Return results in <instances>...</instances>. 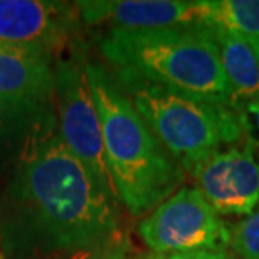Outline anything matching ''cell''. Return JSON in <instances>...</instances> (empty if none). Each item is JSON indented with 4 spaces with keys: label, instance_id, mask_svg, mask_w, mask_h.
I'll return each instance as SVG.
<instances>
[{
    "label": "cell",
    "instance_id": "obj_1",
    "mask_svg": "<svg viewBox=\"0 0 259 259\" xmlns=\"http://www.w3.org/2000/svg\"><path fill=\"white\" fill-rule=\"evenodd\" d=\"M118 234V200L93 184L58 120L30 140L0 195V249L9 259L101 251Z\"/></svg>",
    "mask_w": 259,
    "mask_h": 259
},
{
    "label": "cell",
    "instance_id": "obj_2",
    "mask_svg": "<svg viewBox=\"0 0 259 259\" xmlns=\"http://www.w3.org/2000/svg\"><path fill=\"white\" fill-rule=\"evenodd\" d=\"M88 79L101 121L113 190L130 214L143 215L177 192L185 174L148 128L110 69L90 61Z\"/></svg>",
    "mask_w": 259,
    "mask_h": 259
},
{
    "label": "cell",
    "instance_id": "obj_3",
    "mask_svg": "<svg viewBox=\"0 0 259 259\" xmlns=\"http://www.w3.org/2000/svg\"><path fill=\"white\" fill-rule=\"evenodd\" d=\"M100 53L115 72L138 76L197 100L232 106L219 51L205 25L110 29L100 39Z\"/></svg>",
    "mask_w": 259,
    "mask_h": 259
},
{
    "label": "cell",
    "instance_id": "obj_4",
    "mask_svg": "<svg viewBox=\"0 0 259 259\" xmlns=\"http://www.w3.org/2000/svg\"><path fill=\"white\" fill-rule=\"evenodd\" d=\"M113 74L184 174L192 175L209 155L247 137L241 115L229 105L180 95L133 74Z\"/></svg>",
    "mask_w": 259,
    "mask_h": 259
},
{
    "label": "cell",
    "instance_id": "obj_5",
    "mask_svg": "<svg viewBox=\"0 0 259 259\" xmlns=\"http://www.w3.org/2000/svg\"><path fill=\"white\" fill-rule=\"evenodd\" d=\"M88 53L82 40L56 58L54 110L59 135L101 192L116 199L103 148L101 121L88 79Z\"/></svg>",
    "mask_w": 259,
    "mask_h": 259
},
{
    "label": "cell",
    "instance_id": "obj_6",
    "mask_svg": "<svg viewBox=\"0 0 259 259\" xmlns=\"http://www.w3.org/2000/svg\"><path fill=\"white\" fill-rule=\"evenodd\" d=\"M138 234L155 254L226 249L229 226L197 187H180L140 222Z\"/></svg>",
    "mask_w": 259,
    "mask_h": 259
},
{
    "label": "cell",
    "instance_id": "obj_7",
    "mask_svg": "<svg viewBox=\"0 0 259 259\" xmlns=\"http://www.w3.org/2000/svg\"><path fill=\"white\" fill-rule=\"evenodd\" d=\"M76 4L0 0V48L29 49L54 58L81 40Z\"/></svg>",
    "mask_w": 259,
    "mask_h": 259
},
{
    "label": "cell",
    "instance_id": "obj_8",
    "mask_svg": "<svg viewBox=\"0 0 259 259\" xmlns=\"http://www.w3.org/2000/svg\"><path fill=\"white\" fill-rule=\"evenodd\" d=\"M192 177L217 215L244 217L259 204V160L251 138L209 155Z\"/></svg>",
    "mask_w": 259,
    "mask_h": 259
},
{
    "label": "cell",
    "instance_id": "obj_9",
    "mask_svg": "<svg viewBox=\"0 0 259 259\" xmlns=\"http://www.w3.org/2000/svg\"><path fill=\"white\" fill-rule=\"evenodd\" d=\"M81 22L111 29L148 30L202 25V0H82L76 2Z\"/></svg>",
    "mask_w": 259,
    "mask_h": 259
},
{
    "label": "cell",
    "instance_id": "obj_10",
    "mask_svg": "<svg viewBox=\"0 0 259 259\" xmlns=\"http://www.w3.org/2000/svg\"><path fill=\"white\" fill-rule=\"evenodd\" d=\"M54 56L40 51L0 48V96L54 106Z\"/></svg>",
    "mask_w": 259,
    "mask_h": 259
},
{
    "label": "cell",
    "instance_id": "obj_11",
    "mask_svg": "<svg viewBox=\"0 0 259 259\" xmlns=\"http://www.w3.org/2000/svg\"><path fill=\"white\" fill-rule=\"evenodd\" d=\"M215 40L224 76L231 90L232 108L259 98V56L251 40L222 29L209 27Z\"/></svg>",
    "mask_w": 259,
    "mask_h": 259
},
{
    "label": "cell",
    "instance_id": "obj_12",
    "mask_svg": "<svg viewBox=\"0 0 259 259\" xmlns=\"http://www.w3.org/2000/svg\"><path fill=\"white\" fill-rule=\"evenodd\" d=\"M53 123L54 106H34L0 96V165L14 163L30 140Z\"/></svg>",
    "mask_w": 259,
    "mask_h": 259
},
{
    "label": "cell",
    "instance_id": "obj_13",
    "mask_svg": "<svg viewBox=\"0 0 259 259\" xmlns=\"http://www.w3.org/2000/svg\"><path fill=\"white\" fill-rule=\"evenodd\" d=\"M202 25L222 29L251 42L259 39V0H202Z\"/></svg>",
    "mask_w": 259,
    "mask_h": 259
},
{
    "label": "cell",
    "instance_id": "obj_14",
    "mask_svg": "<svg viewBox=\"0 0 259 259\" xmlns=\"http://www.w3.org/2000/svg\"><path fill=\"white\" fill-rule=\"evenodd\" d=\"M237 259H259V204L229 227V244Z\"/></svg>",
    "mask_w": 259,
    "mask_h": 259
},
{
    "label": "cell",
    "instance_id": "obj_15",
    "mask_svg": "<svg viewBox=\"0 0 259 259\" xmlns=\"http://www.w3.org/2000/svg\"><path fill=\"white\" fill-rule=\"evenodd\" d=\"M237 113L241 115L247 138H251L252 143H259V98L244 103Z\"/></svg>",
    "mask_w": 259,
    "mask_h": 259
},
{
    "label": "cell",
    "instance_id": "obj_16",
    "mask_svg": "<svg viewBox=\"0 0 259 259\" xmlns=\"http://www.w3.org/2000/svg\"><path fill=\"white\" fill-rule=\"evenodd\" d=\"M153 259H234L226 249H204V251H190L177 252V254H157Z\"/></svg>",
    "mask_w": 259,
    "mask_h": 259
},
{
    "label": "cell",
    "instance_id": "obj_17",
    "mask_svg": "<svg viewBox=\"0 0 259 259\" xmlns=\"http://www.w3.org/2000/svg\"><path fill=\"white\" fill-rule=\"evenodd\" d=\"M252 46H254L256 53H257V56H259V39H257V40H254V42H252Z\"/></svg>",
    "mask_w": 259,
    "mask_h": 259
},
{
    "label": "cell",
    "instance_id": "obj_18",
    "mask_svg": "<svg viewBox=\"0 0 259 259\" xmlns=\"http://www.w3.org/2000/svg\"><path fill=\"white\" fill-rule=\"evenodd\" d=\"M111 259H128V257L121 256V254H115V256H111Z\"/></svg>",
    "mask_w": 259,
    "mask_h": 259
},
{
    "label": "cell",
    "instance_id": "obj_19",
    "mask_svg": "<svg viewBox=\"0 0 259 259\" xmlns=\"http://www.w3.org/2000/svg\"><path fill=\"white\" fill-rule=\"evenodd\" d=\"M90 259H95V257H90Z\"/></svg>",
    "mask_w": 259,
    "mask_h": 259
}]
</instances>
